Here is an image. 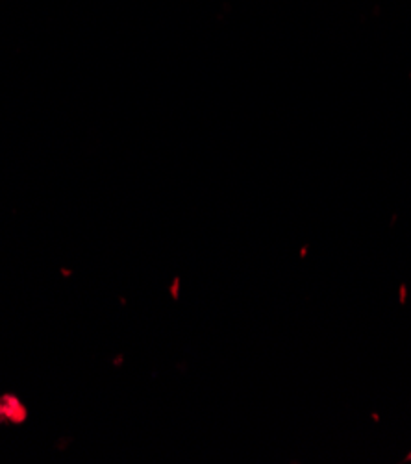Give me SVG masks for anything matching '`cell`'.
<instances>
[]
</instances>
